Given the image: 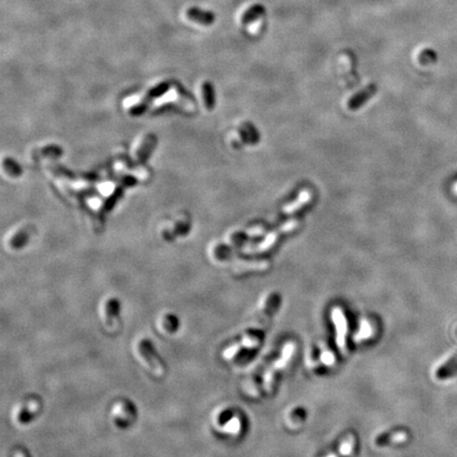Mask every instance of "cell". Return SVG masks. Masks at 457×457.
<instances>
[{
    "mask_svg": "<svg viewBox=\"0 0 457 457\" xmlns=\"http://www.w3.org/2000/svg\"><path fill=\"white\" fill-rule=\"evenodd\" d=\"M295 346L293 343H287L284 347V349L282 351L281 358H278L275 360L271 365L265 370L264 375L261 377L260 381V385L257 387V391L255 396L259 394H269L271 391H272V386L274 383V378L277 371H281L284 369L287 364L289 363V361L292 358V354L294 352Z\"/></svg>",
    "mask_w": 457,
    "mask_h": 457,
    "instance_id": "6da1fadb",
    "label": "cell"
},
{
    "mask_svg": "<svg viewBox=\"0 0 457 457\" xmlns=\"http://www.w3.org/2000/svg\"><path fill=\"white\" fill-rule=\"evenodd\" d=\"M137 352L141 360L144 362V364H145L156 376H162L164 374L165 368L163 363L157 357L154 347H152L151 343L148 340L143 339V340L138 342Z\"/></svg>",
    "mask_w": 457,
    "mask_h": 457,
    "instance_id": "7a4b0ae2",
    "label": "cell"
},
{
    "mask_svg": "<svg viewBox=\"0 0 457 457\" xmlns=\"http://www.w3.org/2000/svg\"><path fill=\"white\" fill-rule=\"evenodd\" d=\"M279 305H281V295L277 293L271 294L265 302L264 307L257 315L255 321H254L255 323H254V329L252 330V333L260 336L261 330L264 332L265 328L268 326L271 318L278 309Z\"/></svg>",
    "mask_w": 457,
    "mask_h": 457,
    "instance_id": "3957f363",
    "label": "cell"
},
{
    "mask_svg": "<svg viewBox=\"0 0 457 457\" xmlns=\"http://www.w3.org/2000/svg\"><path fill=\"white\" fill-rule=\"evenodd\" d=\"M333 321L336 326V333H337V345L339 348L341 349L342 352H346V336H347V320L345 318L344 312L341 308L336 307L333 309L332 312Z\"/></svg>",
    "mask_w": 457,
    "mask_h": 457,
    "instance_id": "277c9868",
    "label": "cell"
},
{
    "mask_svg": "<svg viewBox=\"0 0 457 457\" xmlns=\"http://www.w3.org/2000/svg\"><path fill=\"white\" fill-rule=\"evenodd\" d=\"M118 309H120V306H118V303L115 299H109L104 304L102 317H103L104 324L109 332L115 329L118 324Z\"/></svg>",
    "mask_w": 457,
    "mask_h": 457,
    "instance_id": "5b68a950",
    "label": "cell"
},
{
    "mask_svg": "<svg viewBox=\"0 0 457 457\" xmlns=\"http://www.w3.org/2000/svg\"><path fill=\"white\" fill-rule=\"evenodd\" d=\"M299 226V222H291L289 224H287L285 225L283 228H279V230L273 232L272 234H270L267 238L265 239L264 242H261L259 244V250H268L270 249L271 247H273V245L282 238V236L285 235V234H288V233H290L291 231L295 230L296 228H298Z\"/></svg>",
    "mask_w": 457,
    "mask_h": 457,
    "instance_id": "8992f818",
    "label": "cell"
},
{
    "mask_svg": "<svg viewBox=\"0 0 457 457\" xmlns=\"http://www.w3.org/2000/svg\"><path fill=\"white\" fill-rule=\"evenodd\" d=\"M376 92H377V86L375 84H370L369 86H367L365 89H363L360 92H358L357 95H354L348 101V104H347V106H348L350 110L358 109L363 104H365L371 97H374Z\"/></svg>",
    "mask_w": 457,
    "mask_h": 457,
    "instance_id": "52a82bcc",
    "label": "cell"
},
{
    "mask_svg": "<svg viewBox=\"0 0 457 457\" xmlns=\"http://www.w3.org/2000/svg\"><path fill=\"white\" fill-rule=\"evenodd\" d=\"M188 18L194 22H197L202 25H210L215 21V15L214 13L209 11H203L199 7L193 6L190 7L188 12H186Z\"/></svg>",
    "mask_w": 457,
    "mask_h": 457,
    "instance_id": "ba28073f",
    "label": "cell"
},
{
    "mask_svg": "<svg viewBox=\"0 0 457 457\" xmlns=\"http://www.w3.org/2000/svg\"><path fill=\"white\" fill-rule=\"evenodd\" d=\"M38 410H39V403L36 400H31L27 402L25 404L21 405L18 409V411H17V413L15 414L16 421H18L19 423L28 422L33 417V415L35 414Z\"/></svg>",
    "mask_w": 457,
    "mask_h": 457,
    "instance_id": "9c48e42d",
    "label": "cell"
},
{
    "mask_svg": "<svg viewBox=\"0 0 457 457\" xmlns=\"http://www.w3.org/2000/svg\"><path fill=\"white\" fill-rule=\"evenodd\" d=\"M457 375V354L448 360L442 367L436 371V378L439 380L450 379Z\"/></svg>",
    "mask_w": 457,
    "mask_h": 457,
    "instance_id": "30bf717a",
    "label": "cell"
},
{
    "mask_svg": "<svg viewBox=\"0 0 457 457\" xmlns=\"http://www.w3.org/2000/svg\"><path fill=\"white\" fill-rule=\"evenodd\" d=\"M132 408L131 404H129L128 402H120V403H117L115 406H114V416L115 418V421L116 422H124V425H128V422L131 421L133 419V416H131V415H128L127 414L126 415V411H128Z\"/></svg>",
    "mask_w": 457,
    "mask_h": 457,
    "instance_id": "8fae6325",
    "label": "cell"
},
{
    "mask_svg": "<svg viewBox=\"0 0 457 457\" xmlns=\"http://www.w3.org/2000/svg\"><path fill=\"white\" fill-rule=\"evenodd\" d=\"M265 13H266V8H265L264 5L254 4V5L250 6L248 10L242 14L241 22L243 24L252 22L254 20H256L257 18H259V17L264 15Z\"/></svg>",
    "mask_w": 457,
    "mask_h": 457,
    "instance_id": "7c38bea8",
    "label": "cell"
},
{
    "mask_svg": "<svg viewBox=\"0 0 457 457\" xmlns=\"http://www.w3.org/2000/svg\"><path fill=\"white\" fill-rule=\"evenodd\" d=\"M310 200H311V193L308 192V191H304V192L301 193L298 200H295L294 202H292V205H290L289 207H287L284 210V213L285 214H293V213H295L296 211H299V210H301L302 208H304L305 206H306Z\"/></svg>",
    "mask_w": 457,
    "mask_h": 457,
    "instance_id": "4fadbf2b",
    "label": "cell"
},
{
    "mask_svg": "<svg viewBox=\"0 0 457 457\" xmlns=\"http://www.w3.org/2000/svg\"><path fill=\"white\" fill-rule=\"evenodd\" d=\"M406 437L408 436H406L405 433H402V432H398L396 434H383L376 439V445L379 447H383L393 443L404 442Z\"/></svg>",
    "mask_w": 457,
    "mask_h": 457,
    "instance_id": "5bb4252c",
    "label": "cell"
},
{
    "mask_svg": "<svg viewBox=\"0 0 457 457\" xmlns=\"http://www.w3.org/2000/svg\"><path fill=\"white\" fill-rule=\"evenodd\" d=\"M179 326V323H178V320L173 316V315H166L162 318L160 322V327L162 328L163 332L167 334H172L175 333L177 327Z\"/></svg>",
    "mask_w": 457,
    "mask_h": 457,
    "instance_id": "9a60e30c",
    "label": "cell"
},
{
    "mask_svg": "<svg viewBox=\"0 0 457 457\" xmlns=\"http://www.w3.org/2000/svg\"><path fill=\"white\" fill-rule=\"evenodd\" d=\"M241 134H242V138L244 141H247V142H250V143H257L259 141V133L258 131L254 128V127L249 124V123H245L243 125V129L241 131Z\"/></svg>",
    "mask_w": 457,
    "mask_h": 457,
    "instance_id": "2e32d148",
    "label": "cell"
},
{
    "mask_svg": "<svg viewBox=\"0 0 457 457\" xmlns=\"http://www.w3.org/2000/svg\"><path fill=\"white\" fill-rule=\"evenodd\" d=\"M203 92H205L206 103L209 108L214 106V88L211 83H205L203 85Z\"/></svg>",
    "mask_w": 457,
    "mask_h": 457,
    "instance_id": "e0dca14e",
    "label": "cell"
},
{
    "mask_svg": "<svg viewBox=\"0 0 457 457\" xmlns=\"http://www.w3.org/2000/svg\"><path fill=\"white\" fill-rule=\"evenodd\" d=\"M14 457H28V455L25 454L23 451H21V450H17L14 453Z\"/></svg>",
    "mask_w": 457,
    "mask_h": 457,
    "instance_id": "ac0fdd59",
    "label": "cell"
},
{
    "mask_svg": "<svg viewBox=\"0 0 457 457\" xmlns=\"http://www.w3.org/2000/svg\"><path fill=\"white\" fill-rule=\"evenodd\" d=\"M453 191H454L455 194H457V183L454 184V186H453Z\"/></svg>",
    "mask_w": 457,
    "mask_h": 457,
    "instance_id": "d6986e66",
    "label": "cell"
}]
</instances>
